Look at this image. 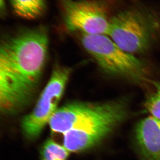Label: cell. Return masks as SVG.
<instances>
[{"label":"cell","instance_id":"6da1fadb","mask_svg":"<svg viewBox=\"0 0 160 160\" xmlns=\"http://www.w3.org/2000/svg\"><path fill=\"white\" fill-rule=\"evenodd\" d=\"M49 38L38 27L9 36L0 45V109L16 114L32 99L46 64Z\"/></svg>","mask_w":160,"mask_h":160},{"label":"cell","instance_id":"7a4b0ae2","mask_svg":"<svg viewBox=\"0 0 160 160\" xmlns=\"http://www.w3.org/2000/svg\"><path fill=\"white\" fill-rule=\"evenodd\" d=\"M81 34L83 47L106 74L135 84L147 81L146 64L120 48L108 36Z\"/></svg>","mask_w":160,"mask_h":160},{"label":"cell","instance_id":"3957f363","mask_svg":"<svg viewBox=\"0 0 160 160\" xmlns=\"http://www.w3.org/2000/svg\"><path fill=\"white\" fill-rule=\"evenodd\" d=\"M160 32V22L153 13L132 8L110 18L108 36L120 48L135 55L148 50Z\"/></svg>","mask_w":160,"mask_h":160},{"label":"cell","instance_id":"277c9868","mask_svg":"<svg viewBox=\"0 0 160 160\" xmlns=\"http://www.w3.org/2000/svg\"><path fill=\"white\" fill-rule=\"evenodd\" d=\"M72 72V68L65 66H57L53 69L33 110L22 120V130L28 139L39 136L58 108Z\"/></svg>","mask_w":160,"mask_h":160},{"label":"cell","instance_id":"5b68a950","mask_svg":"<svg viewBox=\"0 0 160 160\" xmlns=\"http://www.w3.org/2000/svg\"><path fill=\"white\" fill-rule=\"evenodd\" d=\"M67 29L81 34L108 36L110 18L106 7L94 0H60Z\"/></svg>","mask_w":160,"mask_h":160},{"label":"cell","instance_id":"8992f818","mask_svg":"<svg viewBox=\"0 0 160 160\" xmlns=\"http://www.w3.org/2000/svg\"><path fill=\"white\" fill-rule=\"evenodd\" d=\"M128 114L123 106L64 134L63 145L69 152H79L91 149L104 139L123 122Z\"/></svg>","mask_w":160,"mask_h":160},{"label":"cell","instance_id":"52a82bcc","mask_svg":"<svg viewBox=\"0 0 160 160\" xmlns=\"http://www.w3.org/2000/svg\"><path fill=\"white\" fill-rule=\"evenodd\" d=\"M116 100L102 103L73 102L67 103L52 115L49 122L52 132L64 133L83 126L111 110Z\"/></svg>","mask_w":160,"mask_h":160},{"label":"cell","instance_id":"ba28073f","mask_svg":"<svg viewBox=\"0 0 160 160\" xmlns=\"http://www.w3.org/2000/svg\"><path fill=\"white\" fill-rule=\"evenodd\" d=\"M135 138L143 160H160V120L151 116L141 120Z\"/></svg>","mask_w":160,"mask_h":160},{"label":"cell","instance_id":"9c48e42d","mask_svg":"<svg viewBox=\"0 0 160 160\" xmlns=\"http://www.w3.org/2000/svg\"><path fill=\"white\" fill-rule=\"evenodd\" d=\"M15 14L26 19L41 16L46 9L45 0H10Z\"/></svg>","mask_w":160,"mask_h":160},{"label":"cell","instance_id":"30bf717a","mask_svg":"<svg viewBox=\"0 0 160 160\" xmlns=\"http://www.w3.org/2000/svg\"><path fill=\"white\" fill-rule=\"evenodd\" d=\"M69 152L65 146L48 139L43 144L40 154L42 160H67Z\"/></svg>","mask_w":160,"mask_h":160},{"label":"cell","instance_id":"8fae6325","mask_svg":"<svg viewBox=\"0 0 160 160\" xmlns=\"http://www.w3.org/2000/svg\"><path fill=\"white\" fill-rule=\"evenodd\" d=\"M153 85L154 90L146 99L145 107L150 116L160 120V82H155Z\"/></svg>","mask_w":160,"mask_h":160}]
</instances>
